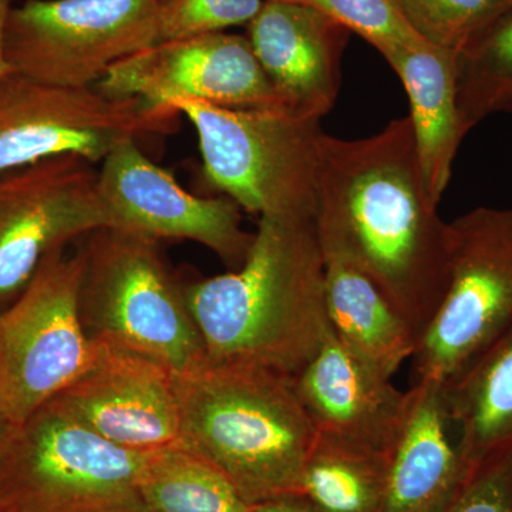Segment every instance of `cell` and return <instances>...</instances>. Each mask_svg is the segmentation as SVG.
Masks as SVG:
<instances>
[{
  "instance_id": "23",
  "label": "cell",
  "mask_w": 512,
  "mask_h": 512,
  "mask_svg": "<svg viewBox=\"0 0 512 512\" xmlns=\"http://www.w3.org/2000/svg\"><path fill=\"white\" fill-rule=\"evenodd\" d=\"M457 106L464 134L512 111V8L458 53Z\"/></svg>"
},
{
  "instance_id": "7",
  "label": "cell",
  "mask_w": 512,
  "mask_h": 512,
  "mask_svg": "<svg viewBox=\"0 0 512 512\" xmlns=\"http://www.w3.org/2000/svg\"><path fill=\"white\" fill-rule=\"evenodd\" d=\"M512 323V208L448 222L446 292L421 333L413 383L446 386Z\"/></svg>"
},
{
  "instance_id": "3",
  "label": "cell",
  "mask_w": 512,
  "mask_h": 512,
  "mask_svg": "<svg viewBox=\"0 0 512 512\" xmlns=\"http://www.w3.org/2000/svg\"><path fill=\"white\" fill-rule=\"evenodd\" d=\"M180 446L217 467L249 505L299 495L316 437L293 377L207 363L174 373Z\"/></svg>"
},
{
  "instance_id": "11",
  "label": "cell",
  "mask_w": 512,
  "mask_h": 512,
  "mask_svg": "<svg viewBox=\"0 0 512 512\" xmlns=\"http://www.w3.org/2000/svg\"><path fill=\"white\" fill-rule=\"evenodd\" d=\"M99 171L76 156L0 175V311L25 291L47 256L109 227Z\"/></svg>"
},
{
  "instance_id": "18",
  "label": "cell",
  "mask_w": 512,
  "mask_h": 512,
  "mask_svg": "<svg viewBox=\"0 0 512 512\" xmlns=\"http://www.w3.org/2000/svg\"><path fill=\"white\" fill-rule=\"evenodd\" d=\"M382 56L406 89L421 173L430 197L440 204L466 137L457 106L458 53L421 40Z\"/></svg>"
},
{
  "instance_id": "16",
  "label": "cell",
  "mask_w": 512,
  "mask_h": 512,
  "mask_svg": "<svg viewBox=\"0 0 512 512\" xmlns=\"http://www.w3.org/2000/svg\"><path fill=\"white\" fill-rule=\"evenodd\" d=\"M293 383L318 433L384 454L392 446L407 392L353 355L333 332Z\"/></svg>"
},
{
  "instance_id": "20",
  "label": "cell",
  "mask_w": 512,
  "mask_h": 512,
  "mask_svg": "<svg viewBox=\"0 0 512 512\" xmlns=\"http://www.w3.org/2000/svg\"><path fill=\"white\" fill-rule=\"evenodd\" d=\"M443 387L467 470L512 450V323Z\"/></svg>"
},
{
  "instance_id": "19",
  "label": "cell",
  "mask_w": 512,
  "mask_h": 512,
  "mask_svg": "<svg viewBox=\"0 0 512 512\" xmlns=\"http://www.w3.org/2000/svg\"><path fill=\"white\" fill-rule=\"evenodd\" d=\"M322 249L333 335L367 366L392 379L416 353L419 336L369 276L338 252Z\"/></svg>"
},
{
  "instance_id": "10",
  "label": "cell",
  "mask_w": 512,
  "mask_h": 512,
  "mask_svg": "<svg viewBox=\"0 0 512 512\" xmlns=\"http://www.w3.org/2000/svg\"><path fill=\"white\" fill-rule=\"evenodd\" d=\"M158 0H25L6 29L10 73L96 87L128 56L158 43Z\"/></svg>"
},
{
  "instance_id": "30",
  "label": "cell",
  "mask_w": 512,
  "mask_h": 512,
  "mask_svg": "<svg viewBox=\"0 0 512 512\" xmlns=\"http://www.w3.org/2000/svg\"><path fill=\"white\" fill-rule=\"evenodd\" d=\"M6 423H8V420L5 419L2 409H0V434H2L3 429H5Z\"/></svg>"
},
{
  "instance_id": "29",
  "label": "cell",
  "mask_w": 512,
  "mask_h": 512,
  "mask_svg": "<svg viewBox=\"0 0 512 512\" xmlns=\"http://www.w3.org/2000/svg\"><path fill=\"white\" fill-rule=\"evenodd\" d=\"M19 0H0V82L10 73L8 59H6V29L13 8Z\"/></svg>"
},
{
  "instance_id": "22",
  "label": "cell",
  "mask_w": 512,
  "mask_h": 512,
  "mask_svg": "<svg viewBox=\"0 0 512 512\" xmlns=\"http://www.w3.org/2000/svg\"><path fill=\"white\" fill-rule=\"evenodd\" d=\"M146 512H249L217 467L181 446L144 454L137 477Z\"/></svg>"
},
{
  "instance_id": "27",
  "label": "cell",
  "mask_w": 512,
  "mask_h": 512,
  "mask_svg": "<svg viewBox=\"0 0 512 512\" xmlns=\"http://www.w3.org/2000/svg\"><path fill=\"white\" fill-rule=\"evenodd\" d=\"M443 512H512V450L471 467Z\"/></svg>"
},
{
  "instance_id": "28",
  "label": "cell",
  "mask_w": 512,
  "mask_h": 512,
  "mask_svg": "<svg viewBox=\"0 0 512 512\" xmlns=\"http://www.w3.org/2000/svg\"><path fill=\"white\" fill-rule=\"evenodd\" d=\"M249 512H316L302 495H285L252 504Z\"/></svg>"
},
{
  "instance_id": "8",
  "label": "cell",
  "mask_w": 512,
  "mask_h": 512,
  "mask_svg": "<svg viewBox=\"0 0 512 512\" xmlns=\"http://www.w3.org/2000/svg\"><path fill=\"white\" fill-rule=\"evenodd\" d=\"M82 251L47 256L32 281L0 311V409L20 423L59 396L96 362L80 318Z\"/></svg>"
},
{
  "instance_id": "31",
  "label": "cell",
  "mask_w": 512,
  "mask_h": 512,
  "mask_svg": "<svg viewBox=\"0 0 512 512\" xmlns=\"http://www.w3.org/2000/svg\"><path fill=\"white\" fill-rule=\"evenodd\" d=\"M284 2H301V0H284Z\"/></svg>"
},
{
  "instance_id": "26",
  "label": "cell",
  "mask_w": 512,
  "mask_h": 512,
  "mask_svg": "<svg viewBox=\"0 0 512 512\" xmlns=\"http://www.w3.org/2000/svg\"><path fill=\"white\" fill-rule=\"evenodd\" d=\"M322 10L349 32L356 33L383 55L393 47L412 46L421 37L394 0H301Z\"/></svg>"
},
{
  "instance_id": "13",
  "label": "cell",
  "mask_w": 512,
  "mask_h": 512,
  "mask_svg": "<svg viewBox=\"0 0 512 512\" xmlns=\"http://www.w3.org/2000/svg\"><path fill=\"white\" fill-rule=\"evenodd\" d=\"M107 96L156 106L177 99L244 110H284L247 36L227 32L157 43L114 64L97 84Z\"/></svg>"
},
{
  "instance_id": "12",
  "label": "cell",
  "mask_w": 512,
  "mask_h": 512,
  "mask_svg": "<svg viewBox=\"0 0 512 512\" xmlns=\"http://www.w3.org/2000/svg\"><path fill=\"white\" fill-rule=\"evenodd\" d=\"M101 204L109 227L161 241L185 239L210 249L234 271L244 264L254 234L242 225L241 208L227 197H198L124 141L101 161Z\"/></svg>"
},
{
  "instance_id": "9",
  "label": "cell",
  "mask_w": 512,
  "mask_h": 512,
  "mask_svg": "<svg viewBox=\"0 0 512 512\" xmlns=\"http://www.w3.org/2000/svg\"><path fill=\"white\" fill-rule=\"evenodd\" d=\"M178 117L137 97L9 73L0 82V175L63 156L101 163L124 141L173 133Z\"/></svg>"
},
{
  "instance_id": "25",
  "label": "cell",
  "mask_w": 512,
  "mask_h": 512,
  "mask_svg": "<svg viewBox=\"0 0 512 512\" xmlns=\"http://www.w3.org/2000/svg\"><path fill=\"white\" fill-rule=\"evenodd\" d=\"M265 0H158V43L248 26Z\"/></svg>"
},
{
  "instance_id": "1",
  "label": "cell",
  "mask_w": 512,
  "mask_h": 512,
  "mask_svg": "<svg viewBox=\"0 0 512 512\" xmlns=\"http://www.w3.org/2000/svg\"><path fill=\"white\" fill-rule=\"evenodd\" d=\"M437 207L409 116L357 140L320 134V244L369 276L419 339L448 281V222Z\"/></svg>"
},
{
  "instance_id": "24",
  "label": "cell",
  "mask_w": 512,
  "mask_h": 512,
  "mask_svg": "<svg viewBox=\"0 0 512 512\" xmlns=\"http://www.w3.org/2000/svg\"><path fill=\"white\" fill-rule=\"evenodd\" d=\"M430 45L460 53L512 8V0H394Z\"/></svg>"
},
{
  "instance_id": "14",
  "label": "cell",
  "mask_w": 512,
  "mask_h": 512,
  "mask_svg": "<svg viewBox=\"0 0 512 512\" xmlns=\"http://www.w3.org/2000/svg\"><path fill=\"white\" fill-rule=\"evenodd\" d=\"M55 400L87 429L126 450L180 446L174 373L147 357L100 343L96 362Z\"/></svg>"
},
{
  "instance_id": "6",
  "label": "cell",
  "mask_w": 512,
  "mask_h": 512,
  "mask_svg": "<svg viewBox=\"0 0 512 512\" xmlns=\"http://www.w3.org/2000/svg\"><path fill=\"white\" fill-rule=\"evenodd\" d=\"M197 131L202 173L241 210L262 217H316L320 120L284 110L170 101Z\"/></svg>"
},
{
  "instance_id": "5",
  "label": "cell",
  "mask_w": 512,
  "mask_h": 512,
  "mask_svg": "<svg viewBox=\"0 0 512 512\" xmlns=\"http://www.w3.org/2000/svg\"><path fill=\"white\" fill-rule=\"evenodd\" d=\"M144 454L104 440L52 399L0 434V512H146Z\"/></svg>"
},
{
  "instance_id": "4",
  "label": "cell",
  "mask_w": 512,
  "mask_h": 512,
  "mask_svg": "<svg viewBox=\"0 0 512 512\" xmlns=\"http://www.w3.org/2000/svg\"><path fill=\"white\" fill-rule=\"evenodd\" d=\"M80 251V318L90 339L147 357L173 373L207 365L184 288L168 271L158 241L101 228L86 235Z\"/></svg>"
},
{
  "instance_id": "2",
  "label": "cell",
  "mask_w": 512,
  "mask_h": 512,
  "mask_svg": "<svg viewBox=\"0 0 512 512\" xmlns=\"http://www.w3.org/2000/svg\"><path fill=\"white\" fill-rule=\"evenodd\" d=\"M211 365L295 377L328 339L316 217H262L244 264L183 286Z\"/></svg>"
},
{
  "instance_id": "21",
  "label": "cell",
  "mask_w": 512,
  "mask_h": 512,
  "mask_svg": "<svg viewBox=\"0 0 512 512\" xmlns=\"http://www.w3.org/2000/svg\"><path fill=\"white\" fill-rule=\"evenodd\" d=\"M386 454L316 431L301 491L316 512H379Z\"/></svg>"
},
{
  "instance_id": "17",
  "label": "cell",
  "mask_w": 512,
  "mask_h": 512,
  "mask_svg": "<svg viewBox=\"0 0 512 512\" xmlns=\"http://www.w3.org/2000/svg\"><path fill=\"white\" fill-rule=\"evenodd\" d=\"M467 473L443 384L413 383L386 453L379 512H443Z\"/></svg>"
},
{
  "instance_id": "15",
  "label": "cell",
  "mask_w": 512,
  "mask_h": 512,
  "mask_svg": "<svg viewBox=\"0 0 512 512\" xmlns=\"http://www.w3.org/2000/svg\"><path fill=\"white\" fill-rule=\"evenodd\" d=\"M247 37L289 113L320 120L332 110L348 29L306 3L265 0Z\"/></svg>"
}]
</instances>
